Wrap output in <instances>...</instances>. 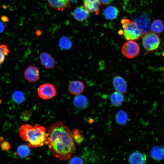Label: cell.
Here are the masks:
<instances>
[{
    "instance_id": "cell-3",
    "label": "cell",
    "mask_w": 164,
    "mask_h": 164,
    "mask_svg": "<svg viewBox=\"0 0 164 164\" xmlns=\"http://www.w3.org/2000/svg\"><path fill=\"white\" fill-rule=\"evenodd\" d=\"M121 22L123 29V34L126 39L137 40L143 36L135 21L124 19H122Z\"/></svg>"
},
{
    "instance_id": "cell-18",
    "label": "cell",
    "mask_w": 164,
    "mask_h": 164,
    "mask_svg": "<svg viewBox=\"0 0 164 164\" xmlns=\"http://www.w3.org/2000/svg\"><path fill=\"white\" fill-rule=\"evenodd\" d=\"M73 103L75 106L79 109L86 107L88 104V101L85 96L81 94L77 95L74 98Z\"/></svg>"
},
{
    "instance_id": "cell-32",
    "label": "cell",
    "mask_w": 164,
    "mask_h": 164,
    "mask_svg": "<svg viewBox=\"0 0 164 164\" xmlns=\"http://www.w3.org/2000/svg\"><path fill=\"white\" fill-rule=\"evenodd\" d=\"M2 20L5 22H6L8 21V19L5 16H3L2 17Z\"/></svg>"
},
{
    "instance_id": "cell-14",
    "label": "cell",
    "mask_w": 164,
    "mask_h": 164,
    "mask_svg": "<svg viewBox=\"0 0 164 164\" xmlns=\"http://www.w3.org/2000/svg\"><path fill=\"white\" fill-rule=\"evenodd\" d=\"M113 83L114 89L117 91L122 94L125 93L127 91L126 83L122 77L115 76L113 79Z\"/></svg>"
},
{
    "instance_id": "cell-2",
    "label": "cell",
    "mask_w": 164,
    "mask_h": 164,
    "mask_svg": "<svg viewBox=\"0 0 164 164\" xmlns=\"http://www.w3.org/2000/svg\"><path fill=\"white\" fill-rule=\"evenodd\" d=\"M19 133L23 141L29 142L30 148H36L46 144L47 134L43 126L24 124L20 127Z\"/></svg>"
},
{
    "instance_id": "cell-8",
    "label": "cell",
    "mask_w": 164,
    "mask_h": 164,
    "mask_svg": "<svg viewBox=\"0 0 164 164\" xmlns=\"http://www.w3.org/2000/svg\"><path fill=\"white\" fill-rule=\"evenodd\" d=\"M135 22L142 35L150 32V21L146 14H143L139 17Z\"/></svg>"
},
{
    "instance_id": "cell-20",
    "label": "cell",
    "mask_w": 164,
    "mask_h": 164,
    "mask_svg": "<svg viewBox=\"0 0 164 164\" xmlns=\"http://www.w3.org/2000/svg\"><path fill=\"white\" fill-rule=\"evenodd\" d=\"M150 29L155 33L159 34L161 33L164 30L162 21L159 19L154 20L151 24Z\"/></svg>"
},
{
    "instance_id": "cell-10",
    "label": "cell",
    "mask_w": 164,
    "mask_h": 164,
    "mask_svg": "<svg viewBox=\"0 0 164 164\" xmlns=\"http://www.w3.org/2000/svg\"><path fill=\"white\" fill-rule=\"evenodd\" d=\"M39 58L41 64L46 69H51L54 67L55 60L49 54L42 53L40 54Z\"/></svg>"
},
{
    "instance_id": "cell-30",
    "label": "cell",
    "mask_w": 164,
    "mask_h": 164,
    "mask_svg": "<svg viewBox=\"0 0 164 164\" xmlns=\"http://www.w3.org/2000/svg\"><path fill=\"white\" fill-rule=\"evenodd\" d=\"M114 0H101V4L104 5H108L111 4Z\"/></svg>"
},
{
    "instance_id": "cell-7",
    "label": "cell",
    "mask_w": 164,
    "mask_h": 164,
    "mask_svg": "<svg viewBox=\"0 0 164 164\" xmlns=\"http://www.w3.org/2000/svg\"><path fill=\"white\" fill-rule=\"evenodd\" d=\"M25 78L29 82L35 83L38 81L40 77L39 71L37 67L30 65L24 72Z\"/></svg>"
},
{
    "instance_id": "cell-5",
    "label": "cell",
    "mask_w": 164,
    "mask_h": 164,
    "mask_svg": "<svg viewBox=\"0 0 164 164\" xmlns=\"http://www.w3.org/2000/svg\"><path fill=\"white\" fill-rule=\"evenodd\" d=\"M140 47L135 42L129 40L124 43L121 48V52L126 58L132 59L136 57L139 53Z\"/></svg>"
},
{
    "instance_id": "cell-21",
    "label": "cell",
    "mask_w": 164,
    "mask_h": 164,
    "mask_svg": "<svg viewBox=\"0 0 164 164\" xmlns=\"http://www.w3.org/2000/svg\"><path fill=\"white\" fill-rule=\"evenodd\" d=\"M115 120L116 122L119 125H124L127 122L128 115L124 111L121 110L118 111L116 114Z\"/></svg>"
},
{
    "instance_id": "cell-22",
    "label": "cell",
    "mask_w": 164,
    "mask_h": 164,
    "mask_svg": "<svg viewBox=\"0 0 164 164\" xmlns=\"http://www.w3.org/2000/svg\"><path fill=\"white\" fill-rule=\"evenodd\" d=\"M17 152L19 157L24 158L29 156L30 153V151L28 145H22L18 147Z\"/></svg>"
},
{
    "instance_id": "cell-12",
    "label": "cell",
    "mask_w": 164,
    "mask_h": 164,
    "mask_svg": "<svg viewBox=\"0 0 164 164\" xmlns=\"http://www.w3.org/2000/svg\"><path fill=\"white\" fill-rule=\"evenodd\" d=\"M72 15L76 20L82 22L89 17L90 13L84 5H80L75 9L72 13Z\"/></svg>"
},
{
    "instance_id": "cell-1",
    "label": "cell",
    "mask_w": 164,
    "mask_h": 164,
    "mask_svg": "<svg viewBox=\"0 0 164 164\" xmlns=\"http://www.w3.org/2000/svg\"><path fill=\"white\" fill-rule=\"evenodd\" d=\"M46 144L53 155L61 161L68 160L76 150L75 142L69 128L61 121L49 127Z\"/></svg>"
},
{
    "instance_id": "cell-16",
    "label": "cell",
    "mask_w": 164,
    "mask_h": 164,
    "mask_svg": "<svg viewBox=\"0 0 164 164\" xmlns=\"http://www.w3.org/2000/svg\"><path fill=\"white\" fill-rule=\"evenodd\" d=\"M151 155L152 157L158 161L162 160L164 158V148L161 146H156L151 149Z\"/></svg>"
},
{
    "instance_id": "cell-24",
    "label": "cell",
    "mask_w": 164,
    "mask_h": 164,
    "mask_svg": "<svg viewBox=\"0 0 164 164\" xmlns=\"http://www.w3.org/2000/svg\"><path fill=\"white\" fill-rule=\"evenodd\" d=\"M71 132L75 142L78 145H80L84 139L82 131L76 129L73 130Z\"/></svg>"
},
{
    "instance_id": "cell-11",
    "label": "cell",
    "mask_w": 164,
    "mask_h": 164,
    "mask_svg": "<svg viewBox=\"0 0 164 164\" xmlns=\"http://www.w3.org/2000/svg\"><path fill=\"white\" fill-rule=\"evenodd\" d=\"M68 88L70 93L73 95H77L84 91L85 85L84 83L80 81L73 80L70 82Z\"/></svg>"
},
{
    "instance_id": "cell-15",
    "label": "cell",
    "mask_w": 164,
    "mask_h": 164,
    "mask_svg": "<svg viewBox=\"0 0 164 164\" xmlns=\"http://www.w3.org/2000/svg\"><path fill=\"white\" fill-rule=\"evenodd\" d=\"M52 8L62 11L70 6L69 0H47Z\"/></svg>"
},
{
    "instance_id": "cell-29",
    "label": "cell",
    "mask_w": 164,
    "mask_h": 164,
    "mask_svg": "<svg viewBox=\"0 0 164 164\" xmlns=\"http://www.w3.org/2000/svg\"><path fill=\"white\" fill-rule=\"evenodd\" d=\"M1 147L2 149L4 151H7L10 148V145L7 141H4L1 144Z\"/></svg>"
},
{
    "instance_id": "cell-9",
    "label": "cell",
    "mask_w": 164,
    "mask_h": 164,
    "mask_svg": "<svg viewBox=\"0 0 164 164\" xmlns=\"http://www.w3.org/2000/svg\"><path fill=\"white\" fill-rule=\"evenodd\" d=\"M101 0H84V6L89 13H95L97 15L99 13Z\"/></svg>"
},
{
    "instance_id": "cell-13",
    "label": "cell",
    "mask_w": 164,
    "mask_h": 164,
    "mask_svg": "<svg viewBox=\"0 0 164 164\" xmlns=\"http://www.w3.org/2000/svg\"><path fill=\"white\" fill-rule=\"evenodd\" d=\"M128 161L131 164H144L146 162V155L145 154L140 152H134L130 155Z\"/></svg>"
},
{
    "instance_id": "cell-28",
    "label": "cell",
    "mask_w": 164,
    "mask_h": 164,
    "mask_svg": "<svg viewBox=\"0 0 164 164\" xmlns=\"http://www.w3.org/2000/svg\"><path fill=\"white\" fill-rule=\"evenodd\" d=\"M32 114V112L31 111H25L21 114L20 118L23 121H26L30 118Z\"/></svg>"
},
{
    "instance_id": "cell-4",
    "label": "cell",
    "mask_w": 164,
    "mask_h": 164,
    "mask_svg": "<svg viewBox=\"0 0 164 164\" xmlns=\"http://www.w3.org/2000/svg\"><path fill=\"white\" fill-rule=\"evenodd\" d=\"M143 46L145 50L149 51L157 50L161 43L160 39L156 34L149 32L143 36L142 39Z\"/></svg>"
},
{
    "instance_id": "cell-31",
    "label": "cell",
    "mask_w": 164,
    "mask_h": 164,
    "mask_svg": "<svg viewBox=\"0 0 164 164\" xmlns=\"http://www.w3.org/2000/svg\"><path fill=\"white\" fill-rule=\"evenodd\" d=\"M4 29V27L3 24L0 21V33L3 31Z\"/></svg>"
},
{
    "instance_id": "cell-23",
    "label": "cell",
    "mask_w": 164,
    "mask_h": 164,
    "mask_svg": "<svg viewBox=\"0 0 164 164\" xmlns=\"http://www.w3.org/2000/svg\"><path fill=\"white\" fill-rule=\"evenodd\" d=\"M59 45L60 48L62 49L68 50L71 48L72 43L68 37L63 36L60 39Z\"/></svg>"
},
{
    "instance_id": "cell-26",
    "label": "cell",
    "mask_w": 164,
    "mask_h": 164,
    "mask_svg": "<svg viewBox=\"0 0 164 164\" xmlns=\"http://www.w3.org/2000/svg\"><path fill=\"white\" fill-rule=\"evenodd\" d=\"M9 53V50L7 46L5 44H0V66L4 62L5 56Z\"/></svg>"
},
{
    "instance_id": "cell-6",
    "label": "cell",
    "mask_w": 164,
    "mask_h": 164,
    "mask_svg": "<svg viewBox=\"0 0 164 164\" xmlns=\"http://www.w3.org/2000/svg\"><path fill=\"white\" fill-rule=\"evenodd\" d=\"M37 93L41 98L47 100L54 97L56 94V91L53 85L46 83L39 86L38 89Z\"/></svg>"
},
{
    "instance_id": "cell-17",
    "label": "cell",
    "mask_w": 164,
    "mask_h": 164,
    "mask_svg": "<svg viewBox=\"0 0 164 164\" xmlns=\"http://www.w3.org/2000/svg\"><path fill=\"white\" fill-rule=\"evenodd\" d=\"M118 10L115 7L110 6L107 7L104 10L103 14L105 18L109 20H113L117 16Z\"/></svg>"
},
{
    "instance_id": "cell-27",
    "label": "cell",
    "mask_w": 164,
    "mask_h": 164,
    "mask_svg": "<svg viewBox=\"0 0 164 164\" xmlns=\"http://www.w3.org/2000/svg\"><path fill=\"white\" fill-rule=\"evenodd\" d=\"M69 163L70 164H83L84 161L80 157L74 156L69 159Z\"/></svg>"
},
{
    "instance_id": "cell-25",
    "label": "cell",
    "mask_w": 164,
    "mask_h": 164,
    "mask_svg": "<svg viewBox=\"0 0 164 164\" xmlns=\"http://www.w3.org/2000/svg\"><path fill=\"white\" fill-rule=\"evenodd\" d=\"M13 101L17 104H21L25 100V96L23 93L19 91L14 92L12 95Z\"/></svg>"
},
{
    "instance_id": "cell-33",
    "label": "cell",
    "mask_w": 164,
    "mask_h": 164,
    "mask_svg": "<svg viewBox=\"0 0 164 164\" xmlns=\"http://www.w3.org/2000/svg\"><path fill=\"white\" fill-rule=\"evenodd\" d=\"M69 1L72 2H75L77 1V0H69Z\"/></svg>"
},
{
    "instance_id": "cell-19",
    "label": "cell",
    "mask_w": 164,
    "mask_h": 164,
    "mask_svg": "<svg viewBox=\"0 0 164 164\" xmlns=\"http://www.w3.org/2000/svg\"><path fill=\"white\" fill-rule=\"evenodd\" d=\"M110 98L111 104L117 107L121 105L124 99L122 94L118 91H115L112 93L111 95Z\"/></svg>"
}]
</instances>
